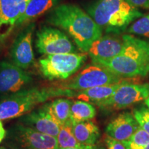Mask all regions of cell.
I'll list each match as a JSON object with an SVG mask.
<instances>
[{
  "label": "cell",
  "instance_id": "25",
  "mask_svg": "<svg viewBox=\"0 0 149 149\" xmlns=\"http://www.w3.org/2000/svg\"><path fill=\"white\" fill-rule=\"evenodd\" d=\"M105 141L108 149H126L122 141L113 138L109 135L106 137Z\"/></svg>",
  "mask_w": 149,
  "mask_h": 149
},
{
  "label": "cell",
  "instance_id": "22",
  "mask_svg": "<svg viewBox=\"0 0 149 149\" xmlns=\"http://www.w3.org/2000/svg\"><path fill=\"white\" fill-rule=\"evenodd\" d=\"M128 32L149 37V14L134 22L128 29Z\"/></svg>",
  "mask_w": 149,
  "mask_h": 149
},
{
  "label": "cell",
  "instance_id": "30",
  "mask_svg": "<svg viewBox=\"0 0 149 149\" xmlns=\"http://www.w3.org/2000/svg\"><path fill=\"white\" fill-rule=\"evenodd\" d=\"M143 149H149V144H148L146 146H144V148H143Z\"/></svg>",
  "mask_w": 149,
  "mask_h": 149
},
{
  "label": "cell",
  "instance_id": "1",
  "mask_svg": "<svg viewBox=\"0 0 149 149\" xmlns=\"http://www.w3.org/2000/svg\"><path fill=\"white\" fill-rule=\"evenodd\" d=\"M46 22L64 30L81 51L88 53L93 42L102 37V28L79 7L61 4L51 11Z\"/></svg>",
  "mask_w": 149,
  "mask_h": 149
},
{
  "label": "cell",
  "instance_id": "19",
  "mask_svg": "<svg viewBox=\"0 0 149 149\" xmlns=\"http://www.w3.org/2000/svg\"><path fill=\"white\" fill-rule=\"evenodd\" d=\"M72 102L66 98H58L46 104L51 115L61 126L70 121V108Z\"/></svg>",
  "mask_w": 149,
  "mask_h": 149
},
{
  "label": "cell",
  "instance_id": "32",
  "mask_svg": "<svg viewBox=\"0 0 149 149\" xmlns=\"http://www.w3.org/2000/svg\"><path fill=\"white\" fill-rule=\"evenodd\" d=\"M2 149H12V148H3V147H2Z\"/></svg>",
  "mask_w": 149,
  "mask_h": 149
},
{
  "label": "cell",
  "instance_id": "9",
  "mask_svg": "<svg viewBox=\"0 0 149 149\" xmlns=\"http://www.w3.org/2000/svg\"><path fill=\"white\" fill-rule=\"evenodd\" d=\"M149 97V84L128 82L119 87L114 94L99 107L122 109L146 100Z\"/></svg>",
  "mask_w": 149,
  "mask_h": 149
},
{
  "label": "cell",
  "instance_id": "24",
  "mask_svg": "<svg viewBox=\"0 0 149 149\" xmlns=\"http://www.w3.org/2000/svg\"><path fill=\"white\" fill-rule=\"evenodd\" d=\"M128 141L136 146H146L149 144V134L139 127Z\"/></svg>",
  "mask_w": 149,
  "mask_h": 149
},
{
  "label": "cell",
  "instance_id": "13",
  "mask_svg": "<svg viewBox=\"0 0 149 149\" xmlns=\"http://www.w3.org/2000/svg\"><path fill=\"white\" fill-rule=\"evenodd\" d=\"M20 121L22 125L53 137H57L60 130V125L49 113L46 104L23 115Z\"/></svg>",
  "mask_w": 149,
  "mask_h": 149
},
{
  "label": "cell",
  "instance_id": "16",
  "mask_svg": "<svg viewBox=\"0 0 149 149\" xmlns=\"http://www.w3.org/2000/svg\"><path fill=\"white\" fill-rule=\"evenodd\" d=\"M137 79L134 78H124L120 82L112 84L100 86L88 89H86L77 92V98L81 101L86 102H91L97 105H100L104 102L112 97L117 89L124 84L128 82H136Z\"/></svg>",
  "mask_w": 149,
  "mask_h": 149
},
{
  "label": "cell",
  "instance_id": "7",
  "mask_svg": "<svg viewBox=\"0 0 149 149\" xmlns=\"http://www.w3.org/2000/svg\"><path fill=\"white\" fill-rule=\"evenodd\" d=\"M8 138L15 149H59L57 137L41 133L22 124L10 129Z\"/></svg>",
  "mask_w": 149,
  "mask_h": 149
},
{
  "label": "cell",
  "instance_id": "27",
  "mask_svg": "<svg viewBox=\"0 0 149 149\" xmlns=\"http://www.w3.org/2000/svg\"><path fill=\"white\" fill-rule=\"evenodd\" d=\"M96 147L94 146H90V145H83L81 144L79 146L73 147V148H68L64 149H95Z\"/></svg>",
  "mask_w": 149,
  "mask_h": 149
},
{
  "label": "cell",
  "instance_id": "5",
  "mask_svg": "<svg viewBox=\"0 0 149 149\" xmlns=\"http://www.w3.org/2000/svg\"><path fill=\"white\" fill-rule=\"evenodd\" d=\"M86 59L84 54L76 53L48 55L40 59V71L48 79H65L75 73Z\"/></svg>",
  "mask_w": 149,
  "mask_h": 149
},
{
  "label": "cell",
  "instance_id": "33",
  "mask_svg": "<svg viewBox=\"0 0 149 149\" xmlns=\"http://www.w3.org/2000/svg\"><path fill=\"white\" fill-rule=\"evenodd\" d=\"M0 149H2V148H0Z\"/></svg>",
  "mask_w": 149,
  "mask_h": 149
},
{
  "label": "cell",
  "instance_id": "21",
  "mask_svg": "<svg viewBox=\"0 0 149 149\" xmlns=\"http://www.w3.org/2000/svg\"><path fill=\"white\" fill-rule=\"evenodd\" d=\"M57 139L59 149L73 148L81 145L76 139L72 133V122L71 120L60 126V130L57 137Z\"/></svg>",
  "mask_w": 149,
  "mask_h": 149
},
{
  "label": "cell",
  "instance_id": "11",
  "mask_svg": "<svg viewBox=\"0 0 149 149\" xmlns=\"http://www.w3.org/2000/svg\"><path fill=\"white\" fill-rule=\"evenodd\" d=\"M30 0H0V43L4 42L25 12Z\"/></svg>",
  "mask_w": 149,
  "mask_h": 149
},
{
  "label": "cell",
  "instance_id": "26",
  "mask_svg": "<svg viewBox=\"0 0 149 149\" xmlns=\"http://www.w3.org/2000/svg\"><path fill=\"white\" fill-rule=\"evenodd\" d=\"M135 8L149 9V0H126Z\"/></svg>",
  "mask_w": 149,
  "mask_h": 149
},
{
  "label": "cell",
  "instance_id": "10",
  "mask_svg": "<svg viewBox=\"0 0 149 149\" xmlns=\"http://www.w3.org/2000/svg\"><path fill=\"white\" fill-rule=\"evenodd\" d=\"M32 81L31 75L13 63L0 61V93L13 94Z\"/></svg>",
  "mask_w": 149,
  "mask_h": 149
},
{
  "label": "cell",
  "instance_id": "29",
  "mask_svg": "<svg viewBox=\"0 0 149 149\" xmlns=\"http://www.w3.org/2000/svg\"><path fill=\"white\" fill-rule=\"evenodd\" d=\"M145 104L149 108V97L146 99V100H145Z\"/></svg>",
  "mask_w": 149,
  "mask_h": 149
},
{
  "label": "cell",
  "instance_id": "31",
  "mask_svg": "<svg viewBox=\"0 0 149 149\" xmlns=\"http://www.w3.org/2000/svg\"><path fill=\"white\" fill-rule=\"evenodd\" d=\"M95 149H104V148H102V147H101V148H96Z\"/></svg>",
  "mask_w": 149,
  "mask_h": 149
},
{
  "label": "cell",
  "instance_id": "4",
  "mask_svg": "<svg viewBox=\"0 0 149 149\" xmlns=\"http://www.w3.org/2000/svg\"><path fill=\"white\" fill-rule=\"evenodd\" d=\"M95 22L107 33H120L142 16L138 9L126 0H98L88 9Z\"/></svg>",
  "mask_w": 149,
  "mask_h": 149
},
{
  "label": "cell",
  "instance_id": "6",
  "mask_svg": "<svg viewBox=\"0 0 149 149\" xmlns=\"http://www.w3.org/2000/svg\"><path fill=\"white\" fill-rule=\"evenodd\" d=\"M124 79L104 67L94 64L86 67L74 77L61 84L59 87L68 90L83 91L100 86L116 84Z\"/></svg>",
  "mask_w": 149,
  "mask_h": 149
},
{
  "label": "cell",
  "instance_id": "14",
  "mask_svg": "<svg viewBox=\"0 0 149 149\" xmlns=\"http://www.w3.org/2000/svg\"><path fill=\"white\" fill-rule=\"evenodd\" d=\"M123 46V40L106 35L93 42L88 53L92 58L93 62L106 61L118 55L122 51Z\"/></svg>",
  "mask_w": 149,
  "mask_h": 149
},
{
  "label": "cell",
  "instance_id": "18",
  "mask_svg": "<svg viewBox=\"0 0 149 149\" xmlns=\"http://www.w3.org/2000/svg\"><path fill=\"white\" fill-rule=\"evenodd\" d=\"M59 1V0H30L25 12L17 22L16 26L27 23L54 8Z\"/></svg>",
  "mask_w": 149,
  "mask_h": 149
},
{
  "label": "cell",
  "instance_id": "17",
  "mask_svg": "<svg viewBox=\"0 0 149 149\" xmlns=\"http://www.w3.org/2000/svg\"><path fill=\"white\" fill-rule=\"evenodd\" d=\"M72 133L80 144L93 146L100 135V129L91 121L72 123Z\"/></svg>",
  "mask_w": 149,
  "mask_h": 149
},
{
  "label": "cell",
  "instance_id": "15",
  "mask_svg": "<svg viewBox=\"0 0 149 149\" xmlns=\"http://www.w3.org/2000/svg\"><path fill=\"white\" fill-rule=\"evenodd\" d=\"M139 128L133 115L130 113H121L108 124L106 132L110 137L121 141L128 140Z\"/></svg>",
  "mask_w": 149,
  "mask_h": 149
},
{
  "label": "cell",
  "instance_id": "23",
  "mask_svg": "<svg viewBox=\"0 0 149 149\" xmlns=\"http://www.w3.org/2000/svg\"><path fill=\"white\" fill-rule=\"evenodd\" d=\"M133 115L139 127L149 134V108L140 107L133 109Z\"/></svg>",
  "mask_w": 149,
  "mask_h": 149
},
{
  "label": "cell",
  "instance_id": "20",
  "mask_svg": "<svg viewBox=\"0 0 149 149\" xmlns=\"http://www.w3.org/2000/svg\"><path fill=\"white\" fill-rule=\"evenodd\" d=\"M96 110L92 104L81 101L72 102L70 108V120L72 123L88 121L94 118Z\"/></svg>",
  "mask_w": 149,
  "mask_h": 149
},
{
  "label": "cell",
  "instance_id": "12",
  "mask_svg": "<svg viewBox=\"0 0 149 149\" xmlns=\"http://www.w3.org/2000/svg\"><path fill=\"white\" fill-rule=\"evenodd\" d=\"M35 24H30L19 33L10 50L13 62L16 66L26 69L34 62V53L32 47V37Z\"/></svg>",
  "mask_w": 149,
  "mask_h": 149
},
{
  "label": "cell",
  "instance_id": "28",
  "mask_svg": "<svg viewBox=\"0 0 149 149\" xmlns=\"http://www.w3.org/2000/svg\"><path fill=\"white\" fill-rule=\"evenodd\" d=\"M5 135H6V130L4 129V128H3L2 123H1V121H0V143H1V141L3 140V139L4 138Z\"/></svg>",
  "mask_w": 149,
  "mask_h": 149
},
{
  "label": "cell",
  "instance_id": "3",
  "mask_svg": "<svg viewBox=\"0 0 149 149\" xmlns=\"http://www.w3.org/2000/svg\"><path fill=\"white\" fill-rule=\"evenodd\" d=\"M72 90L60 87L34 88L19 91L0 101V120L21 117L30 113L38 104L55 97L75 96Z\"/></svg>",
  "mask_w": 149,
  "mask_h": 149
},
{
  "label": "cell",
  "instance_id": "2",
  "mask_svg": "<svg viewBox=\"0 0 149 149\" xmlns=\"http://www.w3.org/2000/svg\"><path fill=\"white\" fill-rule=\"evenodd\" d=\"M121 53L111 59L93 62L122 78L144 77L149 72V42L130 35L122 37Z\"/></svg>",
  "mask_w": 149,
  "mask_h": 149
},
{
  "label": "cell",
  "instance_id": "8",
  "mask_svg": "<svg viewBox=\"0 0 149 149\" xmlns=\"http://www.w3.org/2000/svg\"><path fill=\"white\" fill-rule=\"evenodd\" d=\"M35 46L39 53L47 55L75 53V48L68 36L51 27L44 26L37 31Z\"/></svg>",
  "mask_w": 149,
  "mask_h": 149
}]
</instances>
